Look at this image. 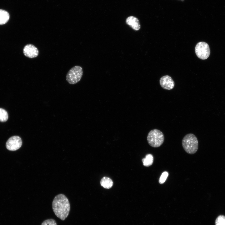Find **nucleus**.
I'll return each instance as SVG.
<instances>
[{
	"label": "nucleus",
	"mask_w": 225,
	"mask_h": 225,
	"mask_svg": "<svg viewBox=\"0 0 225 225\" xmlns=\"http://www.w3.org/2000/svg\"><path fill=\"white\" fill-rule=\"evenodd\" d=\"M52 208L55 215L62 220H64L68 216L70 209L68 198L62 194L57 195L52 201Z\"/></svg>",
	"instance_id": "obj_1"
},
{
	"label": "nucleus",
	"mask_w": 225,
	"mask_h": 225,
	"mask_svg": "<svg viewBox=\"0 0 225 225\" xmlns=\"http://www.w3.org/2000/svg\"><path fill=\"white\" fill-rule=\"evenodd\" d=\"M182 145L187 153L190 154H194L198 149V141L194 134L188 133L185 135L182 139Z\"/></svg>",
	"instance_id": "obj_2"
},
{
	"label": "nucleus",
	"mask_w": 225,
	"mask_h": 225,
	"mask_svg": "<svg viewBox=\"0 0 225 225\" xmlns=\"http://www.w3.org/2000/svg\"><path fill=\"white\" fill-rule=\"evenodd\" d=\"M147 139L148 144L151 146L158 148L163 144L164 140V136L163 133L160 130L154 129L149 132Z\"/></svg>",
	"instance_id": "obj_3"
},
{
	"label": "nucleus",
	"mask_w": 225,
	"mask_h": 225,
	"mask_svg": "<svg viewBox=\"0 0 225 225\" xmlns=\"http://www.w3.org/2000/svg\"><path fill=\"white\" fill-rule=\"evenodd\" d=\"M83 74L82 68L79 66H76L72 68L68 72L66 79L70 84H75L81 80Z\"/></svg>",
	"instance_id": "obj_4"
},
{
	"label": "nucleus",
	"mask_w": 225,
	"mask_h": 225,
	"mask_svg": "<svg viewBox=\"0 0 225 225\" xmlns=\"http://www.w3.org/2000/svg\"><path fill=\"white\" fill-rule=\"evenodd\" d=\"M195 52L199 58L202 60L207 59L210 54L209 46L205 42H199L195 46Z\"/></svg>",
	"instance_id": "obj_5"
},
{
	"label": "nucleus",
	"mask_w": 225,
	"mask_h": 225,
	"mask_svg": "<svg viewBox=\"0 0 225 225\" xmlns=\"http://www.w3.org/2000/svg\"><path fill=\"white\" fill-rule=\"evenodd\" d=\"M22 144L21 138L18 136H14L9 138L6 143V146L8 150L14 151L20 148Z\"/></svg>",
	"instance_id": "obj_6"
},
{
	"label": "nucleus",
	"mask_w": 225,
	"mask_h": 225,
	"mask_svg": "<svg viewBox=\"0 0 225 225\" xmlns=\"http://www.w3.org/2000/svg\"><path fill=\"white\" fill-rule=\"evenodd\" d=\"M159 83L163 89L170 90L172 89L175 86V83L172 78L168 75L162 77L160 79Z\"/></svg>",
	"instance_id": "obj_7"
},
{
	"label": "nucleus",
	"mask_w": 225,
	"mask_h": 225,
	"mask_svg": "<svg viewBox=\"0 0 225 225\" xmlns=\"http://www.w3.org/2000/svg\"><path fill=\"white\" fill-rule=\"evenodd\" d=\"M23 51L25 56L30 58H36L39 54L38 49L32 44L26 45L24 47Z\"/></svg>",
	"instance_id": "obj_8"
},
{
	"label": "nucleus",
	"mask_w": 225,
	"mask_h": 225,
	"mask_svg": "<svg viewBox=\"0 0 225 225\" xmlns=\"http://www.w3.org/2000/svg\"><path fill=\"white\" fill-rule=\"evenodd\" d=\"M127 24L129 25L132 29L135 31H138L140 28V25L138 19L137 18L131 16L128 17L126 20Z\"/></svg>",
	"instance_id": "obj_9"
},
{
	"label": "nucleus",
	"mask_w": 225,
	"mask_h": 225,
	"mask_svg": "<svg viewBox=\"0 0 225 225\" xmlns=\"http://www.w3.org/2000/svg\"><path fill=\"white\" fill-rule=\"evenodd\" d=\"M10 18L9 13L6 11L0 9V25L6 23Z\"/></svg>",
	"instance_id": "obj_10"
},
{
	"label": "nucleus",
	"mask_w": 225,
	"mask_h": 225,
	"mask_svg": "<svg viewBox=\"0 0 225 225\" xmlns=\"http://www.w3.org/2000/svg\"><path fill=\"white\" fill-rule=\"evenodd\" d=\"M100 184L104 188L109 189L112 186L113 182L112 180L109 178L104 177L101 179Z\"/></svg>",
	"instance_id": "obj_11"
},
{
	"label": "nucleus",
	"mask_w": 225,
	"mask_h": 225,
	"mask_svg": "<svg viewBox=\"0 0 225 225\" xmlns=\"http://www.w3.org/2000/svg\"><path fill=\"white\" fill-rule=\"evenodd\" d=\"M143 165L147 167L151 166L153 163V157L151 154H148L146 155L145 158L142 160Z\"/></svg>",
	"instance_id": "obj_12"
},
{
	"label": "nucleus",
	"mask_w": 225,
	"mask_h": 225,
	"mask_svg": "<svg viewBox=\"0 0 225 225\" xmlns=\"http://www.w3.org/2000/svg\"><path fill=\"white\" fill-rule=\"evenodd\" d=\"M8 115L7 111L5 109L0 108V122H4L8 119Z\"/></svg>",
	"instance_id": "obj_13"
},
{
	"label": "nucleus",
	"mask_w": 225,
	"mask_h": 225,
	"mask_svg": "<svg viewBox=\"0 0 225 225\" xmlns=\"http://www.w3.org/2000/svg\"><path fill=\"white\" fill-rule=\"evenodd\" d=\"M215 224V225H225V216H219L216 219Z\"/></svg>",
	"instance_id": "obj_14"
},
{
	"label": "nucleus",
	"mask_w": 225,
	"mask_h": 225,
	"mask_svg": "<svg viewBox=\"0 0 225 225\" xmlns=\"http://www.w3.org/2000/svg\"><path fill=\"white\" fill-rule=\"evenodd\" d=\"M168 175V173L167 172L165 171L162 173L159 179V183L160 184L163 183L166 181Z\"/></svg>",
	"instance_id": "obj_15"
},
{
	"label": "nucleus",
	"mask_w": 225,
	"mask_h": 225,
	"mask_svg": "<svg viewBox=\"0 0 225 225\" xmlns=\"http://www.w3.org/2000/svg\"><path fill=\"white\" fill-rule=\"evenodd\" d=\"M41 225H57V224L54 219H49L43 221Z\"/></svg>",
	"instance_id": "obj_16"
},
{
	"label": "nucleus",
	"mask_w": 225,
	"mask_h": 225,
	"mask_svg": "<svg viewBox=\"0 0 225 225\" xmlns=\"http://www.w3.org/2000/svg\"><path fill=\"white\" fill-rule=\"evenodd\" d=\"M181 0L182 1H184V0Z\"/></svg>",
	"instance_id": "obj_17"
}]
</instances>
